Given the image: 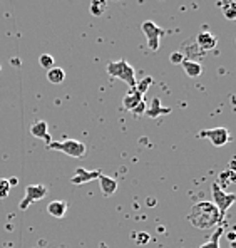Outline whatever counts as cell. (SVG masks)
Masks as SVG:
<instances>
[{
	"label": "cell",
	"mask_w": 236,
	"mask_h": 248,
	"mask_svg": "<svg viewBox=\"0 0 236 248\" xmlns=\"http://www.w3.org/2000/svg\"><path fill=\"white\" fill-rule=\"evenodd\" d=\"M181 65H183L184 72H186L190 78H199V76H201V72H203L201 64H199V62H196V61L184 59L183 62H181Z\"/></svg>",
	"instance_id": "cell-16"
},
{
	"label": "cell",
	"mask_w": 236,
	"mask_h": 248,
	"mask_svg": "<svg viewBox=\"0 0 236 248\" xmlns=\"http://www.w3.org/2000/svg\"><path fill=\"white\" fill-rule=\"evenodd\" d=\"M221 235H223V227H218L215 230V233H213V236L208 240V242H205L199 248H220V238H221Z\"/></svg>",
	"instance_id": "cell-18"
},
{
	"label": "cell",
	"mask_w": 236,
	"mask_h": 248,
	"mask_svg": "<svg viewBox=\"0 0 236 248\" xmlns=\"http://www.w3.org/2000/svg\"><path fill=\"white\" fill-rule=\"evenodd\" d=\"M228 238H230V242L233 243V242H235V232H230V233H228Z\"/></svg>",
	"instance_id": "cell-28"
},
{
	"label": "cell",
	"mask_w": 236,
	"mask_h": 248,
	"mask_svg": "<svg viewBox=\"0 0 236 248\" xmlns=\"http://www.w3.org/2000/svg\"><path fill=\"white\" fill-rule=\"evenodd\" d=\"M39 64H41L45 71H49V69H52L54 65H56V59H54L50 54H42V56L39 57Z\"/></svg>",
	"instance_id": "cell-22"
},
{
	"label": "cell",
	"mask_w": 236,
	"mask_h": 248,
	"mask_svg": "<svg viewBox=\"0 0 236 248\" xmlns=\"http://www.w3.org/2000/svg\"><path fill=\"white\" fill-rule=\"evenodd\" d=\"M188 220L191 221V225L194 228L209 230V228L220 227L221 221H223V217H221L218 208L211 202H199L191 206Z\"/></svg>",
	"instance_id": "cell-1"
},
{
	"label": "cell",
	"mask_w": 236,
	"mask_h": 248,
	"mask_svg": "<svg viewBox=\"0 0 236 248\" xmlns=\"http://www.w3.org/2000/svg\"><path fill=\"white\" fill-rule=\"evenodd\" d=\"M144 101V96L139 93V91L136 89V87H129V91L126 93L124 99H122V108L126 109V111H131L133 112L134 109L137 108L141 103Z\"/></svg>",
	"instance_id": "cell-10"
},
{
	"label": "cell",
	"mask_w": 236,
	"mask_h": 248,
	"mask_svg": "<svg viewBox=\"0 0 236 248\" xmlns=\"http://www.w3.org/2000/svg\"><path fill=\"white\" fill-rule=\"evenodd\" d=\"M141 31H143L144 35H146L149 49L158 50L159 49V39L166 34L164 29H161L159 25H156L152 20H146V22H143V25H141Z\"/></svg>",
	"instance_id": "cell-6"
},
{
	"label": "cell",
	"mask_w": 236,
	"mask_h": 248,
	"mask_svg": "<svg viewBox=\"0 0 236 248\" xmlns=\"http://www.w3.org/2000/svg\"><path fill=\"white\" fill-rule=\"evenodd\" d=\"M211 191H213V205L218 208L220 215L224 218L226 211L233 206V203L236 200V195H235V193H226L224 189H221L220 186H218L216 181L211 185Z\"/></svg>",
	"instance_id": "cell-4"
},
{
	"label": "cell",
	"mask_w": 236,
	"mask_h": 248,
	"mask_svg": "<svg viewBox=\"0 0 236 248\" xmlns=\"http://www.w3.org/2000/svg\"><path fill=\"white\" fill-rule=\"evenodd\" d=\"M181 50L179 52L184 56V59L188 61H194V59H201L203 56H205V50H201V47L196 44L194 39H190V41H186L184 44H181Z\"/></svg>",
	"instance_id": "cell-8"
},
{
	"label": "cell",
	"mask_w": 236,
	"mask_h": 248,
	"mask_svg": "<svg viewBox=\"0 0 236 248\" xmlns=\"http://www.w3.org/2000/svg\"><path fill=\"white\" fill-rule=\"evenodd\" d=\"M101 174L103 173H101L99 170L89 171V170H84V168H77L75 173L72 174L71 183L72 185H84V183H89V181H92V180H97Z\"/></svg>",
	"instance_id": "cell-9"
},
{
	"label": "cell",
	"mask_w": 236,
	"mask_h": 248,
	"mask_svg": "<svg viewBox=\"0 0 236 248\" xmlns=\"http://www.w3.org/2000/svg\"><path fill=\"white\" fill-rule=\"evenodd\" d=\"M47 213H49L50 217L60 220V218H64L65 213H67V202H64V200H54V202H50L49 205H47Z\"/></svg>",
	"instance_id": "cell-13"
},
{
	"label": "cell",
	"mask_w": 236,
	"mask_h": 248,
	"mask_svg": "<svg viewBox=\"0 0 236 248\" xmlns=\"http://www.w3.org/2000/svg\"><path fill=\"white\" fill-rule=\"evenodd\" d=\"M10 193V185L7 181V178H0V200L7 198Z\"/></svg>",
	"instance_id": "cell-23"
},
{
	"label": "cell",
	"mask_w": 236,
	"mask_h": 248,
	"mask_svg": "<svg viewBox=\"0 0 236 248\" xmlns=\"http://www.w3.org/2000/svg\"><path fill=\"white\" fill-rule=\"evenodd\" d=\"M30 134L34 138L44 140L47 144L52 141V138H50V134H49V129H47V123L45 121H37V123L32 124V126H30Z\"/></svg>",
	"instance_id": "cell-14"
},
{
	"label": "cell",
	"mask_w": 236,
	"mask_h": 248,
	"mask_svg": "<svg viewBox=\"0 0 236 248\" xmlns=\"http://www.w3.org/2000/svg\"><path fill=\"white\" fill-rule=\"evenodd\" d=\"M7 181H9L10 188H12V186H15L17 183H19V181H17V178H15V176H14V178H10V180H7Z\"/></svg>",
	"instance_id": "cell-27"
},
{
	"label": "cell",
	"mask_w": 236,
	"mask_h": 248,
	"mask_svg": "<svg viewBox=\"0 0 236 248\" xmlns=\"http://www.w3.org/2000/svg\"><path fill=\"white\" fill-rule=\"evenodd\" d=\"M171 112V109H168V108H162V104H161V99L159 97H154V99L151 101V106L149 108H146V112L144 114L148 116V118H158V116H161V114H169Z\"/></svg>",
	"instance_id": "cell-15"
},
{
	"label": "cell",
	"mask_w": 236,
	"mask_h": 248,
	"mask_svg": "<svg viewBox=\"0 0 236 248\" xmlns=\"http://www.w3.org/2000/svg\"><path fill=\"white\" fill-rule=\"evenodd\" d=\"M107 9V0H90V14L96 17L103 16Z\"/></svg>",
	"instance_id": "cell-20"
},
{
	"label": "cell",
	"mask_w": 236,
	"mask_h": 248,
	"mask_svg": "<svg viewBox=\"0 0 236 248\" xmlns=\"http://www.w3.org/2000/svg\"><path fill=\"white\" fill-rule=\"evenodd\" d=\"M216 183H218V186H220L221 189H224V191H226V186L235 183V173H233V170L226 171V173H221L220 176H218Z\"/></svg>",
	"instance_id": "cell-19"
},
{
	"label": "cell",
	"mask_w": 236,
	"mask_h": 248,
	"mask_svg": "<svg viewBox=\"0 0 236 248\" xmlns=\"http://www.w3.org/2000/svg\"><path fill=\"white\" fill-rule=\"evenodd\" d=\"M97 181H99L101 191H103V195L106 196V198L112 196L116 193V189H118V181H116L114 178L107 176V174H101V176L97 178Z\"/></svg>",
	"instance_id": "cell-12"
},
{
	"label": "cell",
	"mask_w": 236,
	"mask_h": 248,
	"mask_svg": "<svg viewBox=\"0 0 236 248\" xmlns=\"http://www.w3.org/2000/svg\"><path fill=\"white\" fill-rule=\"evenodd\" d=\"M221 9H223V14L226 16L228 20H233L236 16V3L235 0H223L221 2Z\"/></svg>",
	"instance_id": "cell-21"
},
{
	"label": "cell",
	"mask_w": 236,
	"mask_h": 248,
	"mask_svg": "<svg viewBox=\"0 0 236 248\" xmlns=\"http://www.w3.org/2000/svg\"><path fill=\"white\" fill-rule=\"evenodd\" d=\"M47 193H49L47 186H44V185H29L27 188H25V196H24V200L20 202L19 208L22 211H25L29 206L32 205V203L41 202V200L45 198Z\"/></svg>",
	"instance_id": "cell-5"
},
{
	"label": "cell",
	"mask_w": 236,
	"mask_h": 248,
	"mask_svg": "<svg viewBox=\"0 0 236 248\" xmlns=\"http://www.w3.org/2000/svg\"><path fill=\"white\" fill-rule=\"evenodd\" d=\"M47 149H54V151H60L64 155L71 156V158H84L86 156V144L77 140H64V141H50L47 144Z\"/></svg>",
	"instance_id": "cell-3"
},
{
	"label": "cell",
	"mask_w": 236,
	"mask_h": 248,
	"mask_svg": "<svg viewBox=\"0 0 236 248\" xmlns=\"http://www.w3.org/2000/svg\"><path fill=\"white\" fill-rule=\"evenodd\" d=\"M107 72L112 78H118L121 81H124L129 87H136V71L131 64H128L126 59H121L118 62H109L107 64Z\"/></svg>",
	"instance_id": "cell-2"
},
{
	"label": "cell",
	"mask_w": 236,
	"mask_h": 248,
	"mask_svg": "<svg viewBox=\"0 0 236 248\" xmlns=\"http://www.w3.org/2000/svg\"><path fill=\"white\" fill-rule=\"evenodd\" d=\"M64 79H65V72L62 67H56V65H54L52 69L47 71V81L49 82L60 84V82H64Z\"/></svg>",
	"instance_id": "cell-17"
},
{
	"label": "cell",
	"mask_w": 236,
	"mask_h": 248,
	"mask_svg": "<svg viewBox=\"0 0 236 248\" xmlns=\"http://www.w3.org/2000/svg\"><path fill=\"white\" fill-rule=\"evenodd\" d=\"M146 101H143V103H141L139 106H137L136 109H134L133 111V114H136V116H141V114H144V112H146Z\"/></svg>",
	"instance_id": "cell-26"
},
{
	"label": "cell",
	"mask_w": 236,
	"mask_h": 248,
	"mask_svg": "<svg viewBox=\"0 0 236 248\" xmlns=\"http://www.w3.org/2000/svg\"><path fill=\"white\" fill-rule=\"evenodd\" d=\"M194 41L199 47H201V50H205V52L213 50L218 44V39L211 34V32H199L198 37H196Z\"/></svg>",
	"instance_id": "cell-11"
},
{
	"label": "cell",
	"mask_w": 236,
	"mask_h": 248,
	"mask_svg": "<svg viewBox=\"0 0 236 248\" xmlns=\"http://www.w3.org/2000/svg\"><path fill=\"white\" fill-rule=\"evenodd\" d=\"M199 138H206V140L211 141L213 146L220 148V146H224L231 141V136H230V131L226 127L220 126V127H213V129H205L198 134Z\"/></svg>",
	"instance_id": "cell-7"
},
{
	"label": "cell",
	"mask_w": 236,
	"mask_h": 248,
	"mask_svg": "<svg viewBox=\"0 0 236 248\" xmlns=\"http://www.w3.org/2000/svg\"><path fill=\"white\" fill-rule=\"evenodd\" d=\"M183 61H184V56L179 52V50H177V52H173L171 54V62H173V64H181Z\"/></svg>",
	"instance_id": "cell-25"
},
{
	"label": "cell",
	"mask_w": 236,
	"mask_h": 248,
	"mask_svg": "<svg viewBox=\"0 0 236 248\" xmlns=\"http://www.w3.org/2000/svg\"><path fill=\"white\" fill-rule=\"evenodd\" d=\"M151 84H152V79L151 78H144V81H141V82L136 84V89L139 91V93L144 96V94H146V91L149 89Z\"/></svg>",
	"instance_id": "cell-24"
}]
</instances>
